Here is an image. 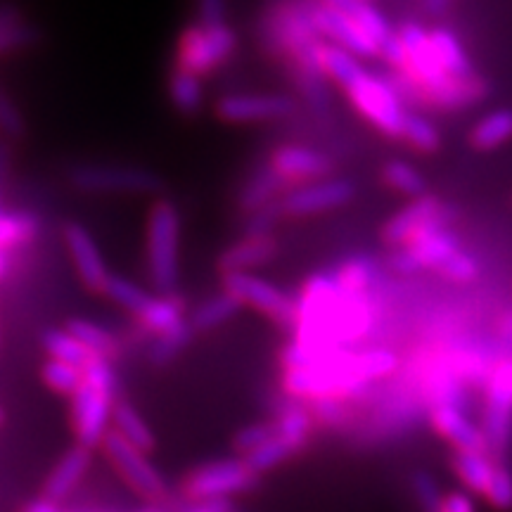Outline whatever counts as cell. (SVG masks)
I'll list each match as a JSON object with an SVG mask.
<instances>
[{"instance_id":"cell-45","label":"cell","mask_w":512,"mask_h":512,"mask_svg":"<svg viewBox=\"0 0 512 512\" xmlns=\"http://www.w3.org/2000/svg\"><path fill=\"white\" fill-rule=\"evenodd\" d=\"M411 484L422 512H441V494L432 475H427V472H415Z\"/></svg>"},{"instance_id":"cell-35","label":"cell","mask_w":512,"mask_h":512,"mask_svg":"<svg viewBox=\"0 0 512 512\" xmlns=\"http://www.w3.org/2000/svg\"><path fill=\"white\" fill-rule=\"evenodd\" d=\"M107 299L114 304H119L121 309L133 313V316L140 318L145 313L147 306L152 304V299H155V294L145 292L143 287L133 283V280L124 278V275L119 273H112L110 280H107L105 290H102Z\"/></svg>"},{"instance_id":"cell-3","label":"cell","mask_w":512,"mask_h":512,"mask_svg":"<svg viewBox=\"0 0 512 512\" xmlns=\"http://www.w3.org/2000/svg\"><path fill=\"white\" fill-rule=\"evenodd\" d=\"M119 401V375L110 358H95L83 370L81 389L72 396V427L76 444L98 448L110 434L114 403Z\"/></svg>"},{"instance_id":"cell-38","label":"cell","mask_w":512,"mask_h":512,"mask_svg":"<svg viewBox=\"0 0 512 512\" xmlns=\"http://www.w3.org/2000/svg\"><path fill=\"white\" fill-rule=\"evenodd\" d=\"M323 69L325 74H328L330 81H335L339 88H347L354 83L358 76L366 74L368 69H363V64L358 62L356 55L347 53V50L332 46V43L325 41L323 46Z\"/></svg>"},{"instance_id":"cell-23","label":"cell","mask_w":512,"mask_h":512,"mask_svg":"<svg viewBox=\"0 0 512 512\" xmlns=\"http://www.w3.org/2000/svg\"><path fill=\"white\" fill-rule=\"evenodd\" d=\"M278 252V240L273 235H245L242 240L223 249L219 259H216V268H219L221 275L249 273V268L273 261Z\"/></svg>"},{"instance_id":"cell-48","label":"cell","mask_w":512,"mask_h":512,"mask_svg":"<svg viewBox=\"0 0 512 512\" xmlns=\"http://www.w3.org/2000/svg\"><path fill=\"white\" fill-rule=\"evenodd\" d=\"M313 422H320L325 427H342L349 418L347 401H316L309 403Z\"/></svg>"},{"instance_id":"cell-43","label":"cell","mask_w":512,"mask_h":512,"mask_svg":"<svg viewBox=\"0 0 512 512\" xmlns=\"http://www.w3.org/2000/svg\"><path fill=\"white\" fill-rule=\"evenodd\" d=\"M271 434H273V422H252V425L242 427V430L235 432L233 437L235 453H240L242 458L252 456V453L259 451V448L271 439Z\"/></svg>"},{"instance_id":"cell-56","label":"cell","mask_w":512,"mask_h":512,"mask_svg":"<svg viewBox=\"0 0 512 512\" xmlns=\"http://www.w3.org/2000/svg\"><path fill=\"white\" fill-rule=\"evenodd\" d=\"M448 5V0H425V8L430 12H441Z\"/></svg>"},{"instance_id":"cell-57","label":"cell","mask_w":512,"mask_h":512,"mask_svg":"<svg viewBox=\"0 0 512 512\" xmlns=\"http://www.w3.org/2000/svg\"><path fill=\"white\" fill-rule=\"evenodd\" d=\"M501 330H503L505 337L512 339V313H508V316L501 320Z\"/></svg>"},{"instance_id":"cell-54","label":"cell","mask_w":512,"mask_h":512,"mask_svg":"<svg viewBox=\"0 0 512 512\" xmlns=\"http://www.w3.org/2000/svg\"><path fill=\"white\" fill-rule=\"evenodd\" d=\"M5 176H8V150H5V147H0V195H3Z\"/></svg>"},{"instance_id":"cell-13","label":"cell","mask_w":512,"mask_h":512,"mask_svg":"<svg viewBox=\"0 0 512 512\" xmlns=\"http://www.w3.org/2000/svg\"><path fill=\"white\" fill-rule=\"evenodd\" d=\"M482 432L489 451L501 456L512 432V361H501L486 380Z\"/></svg>"},{"instance_id":"cell-59","label":"cell","mask_w":512,"mask_h":512,"mask_svg":"<svg viewBox=\"0 0 512 512\" xmlns=\"http://www.w3.org/2000/svg\"><path fill=\"white\" fill-rule=\"evenodd\" d=\"M140 512H164L162 505H147V508H143Z\"/></svg>"},{"instance_id":"cell-15","label":"cell","mask_w":512,"mask_h":512,"mask_svg":"<svg viewBox=\"0 0 512 512\" xmlns=\"http://www.w3.org/2000/svg\"><path fill=\"white\" fill-rule=\"evenodd\" d=\"M216 117L226 124H261L297 112V100L283 93H233L216 102Z\"/></svg>"},{"instance_id":"cell-7","label":"cell","mask_w":512,"mask_h":512,"mask_svg":"<svg viewBox=\"0 0 512 512\" xmlns=\"http://www.w3.org/2000/svg\"><path fill=\"white\" fill-rule=\"evenodd\" d=\"M67 178L83 195H159L164 190V178L145 166L79 164Z\"/></svg>"},{"instance_id":"cell-39","label":"cell","mask_w":512,"mask_h":512,"mask_svg":"<svg viewBox=\"0 0 512 512\" xmlns=\"http://www.w3.org/2000/svg\"><path fill=\"white\" fill-rule=\"evenodd\" d=\"M38 219L27 211H3L0 207V249L27 245L36 238Z\"/></svg>"},{"instance_id":"cell-42","label":"cell","mask_w":512,"mask_h":512,"mask_svg":"<svg viewBox=\"0 0 512 512\" xmlns=\"http://www.w3.org/2000/svg\"><path fill=\"white\" fill-rule=\"evenodd\" d=\"M401 138L406 140V143L411 145L413 150L425 152V155H430V152H437L439 145H441V136H439L437 128H434L432 121H427L425 117H420V114H415V112L406 114Z\"/></svg>"},{"instance_id":"cell-55","label":"cell","mask_w":512,"mask_h":512,"mask_svg":"<svg viewBox=\"0 0 512 512\" xmlns=\"http://www.w3.org/2000/svg\"><path fill=\"white\" fill-rule=\"evenodd\" d=\"M67 512H114V510L102 508V505H76V508H67Z\"/></svg>"},{"instance_id":"cell-28","label":"cell","mask_w":512,"mask_h":512,"mask_svg":"<svg viewBox=\"0 0 512 512\" xmlns=\"http://www.w3.org/2000/svg\"><path fill=\"white\" fill-rule=\"evenodd\" d=\"M240 309L242 304L238 299H235L233 294L221 290L219 294H214V297L204 299V302L192 311L190 323L197 335H200V332H211L221 328V325H226L228 320H233L240 313Z\"/></svg>"},{"instance_id":"cell-8","label":"cell","mask_w":512,"mask_h":512,"mask_svg":"<svg viewBox=\"0 0 512 512\" xmlns=\"http://www.w3.org/2000/svg\"><path fill=\"white\" fill-rule=\"evenodd\" d=\"M238 43V31L228 24L204 27V24L195 22L185 27L181 38H178L176 67L188 69L197 76H207L233 57Z\"/></svg>"},{"instance_id":"cell-11","label":"cell","mask_w":512,"mask_h":512,"mask_svg":"<svg viewBox=\"0 0 512 512\" xmlns=\"http://www.w3.org/2000/svg\"><path fill=\"white\" fill-rule=\"evenodd\" d=\"M223 292L233 294L242 306H252L273 320L278 328H297V299L273 285L271 280L252 273L223 275Z\"/></svg>"},{"instance_id":"cell-21","label":"cell","mask_w":512,"mask_h":512,"mask_svg":"<svg viewBox=\"0 0 512 512\" xmlns=\"http://www.w3.org/2000/svg\"><path fill=\"white\" fill-rule=\"evenodd\" d=\"M93 465V451L91 448L74 444L72 448L62 453V458L57 460L53 470L43 484V496L50 498L55 503H64L69 496L74 494L76 486L83 482V477L88 475Z\"/></svg>"},{"instance_id":"cell-53","label":"cell","mask_w":512,"mask_h":512,"mask_svg":"<svg viewBox=\"0 0 512 512\" xmlns=\"http://www.w3.org/2000/svg\"><path fill=\"white\" fill-rule=\"evenodd\" d=\"M183 512H240L230 501H214V503H192Z\"/></svg>"},{"instance_id":"cell-29","label":"cell","mask_w":512,"mask_h":512,"mask_svg":"<svg viewBox=\"0 0 512 512\" xmlns=\"http://www.w3.org/2000/svg\"><path fill=\"white\" fill-rule=\"evenodd\" d=\"M43 342V349H46V354L53 358V361H62V363H69V366H76L81 370H86L91 363L95 361V354H91L83 344L76 339L72 332L69 330H57V328H50L43 332L41 337Z\"/></svg>"},{"instance_id":"cell-49","label":"cell","mask_w":512,"mask_h":512,"mask_svg":"<svg viewBox=\"0 0 512 512\" xmlns=\"http://www.w3.org/2000/svg\"><path fill=\"white\" fill-rule=\"evenodd\" d=\"M0 131L10 138H22L24 131H27V124H24L15 102H12L3 91H0Z\"/></svg>"},{"instance_id":"cell-37","label":"cell","mask_w":512,"mask_h":512,"mask_svg":"<svg viewBox=\"0 0 512 512\" xmlns=\"http://www.w3.org/2000/svg\"><path fill=\"white\" fill-rule=\"evenodd\" d=\"M512 138V110H498L484 117L479 124L472 128L470 145L477 150H494L501 147Z\"/></svg>"},{"instance_id":"cell-4","label":"cell","mask_w":512,"mask_h":512,"mask_svg":"<svg viewBox=\"0 0 512 512\" xmlns=\"http://www.w3.org/2000/svg\"><path fill=\"white\" fill-rule=\"evenodd\" d=\"M181 211L171 200H157L147 214V278L157 294H174L181 278Z\"/></svg>"},{"instance_id":"cell-20","label":"cell","mask_w":512,"mask_h":512,"mask_svg":"<svg viewBox=\"0 0 512 512\" xmlns=\"http://www.w3.org/2000/svg\"><path fill=\"white\" fill-rule=\"evenodd\" d=\"M430 422L434 430H437L446 441H451L458 451L489 453V444H486L482 427L472 425L460 406H451V403L432 406Z\"/></svg>"},{"instance_id":"cell-41","label":"cell","mask_w":512,"mask_h":512,"mask_svg":"<svg viewBox=\"0 0 512 512\" xmlns=\"http://www.w3.org/2000/svg\"><path fill=\"white\" fill-rule=\"evenodd\" d=\"M41 380L46 382V387L53 389L55 394H64L72 399L83 384V370L76 366H69V363L48 358L41 368Z\"/></svg>"},{"instance_id":"cell-10","label":"cell","mask_w":512,"mask_h":512,"mask_svg":"<svg viewBox=\"0 0 512 512\" xmlns=\"http://www.w3.org/2000/svg\"><path fill=\"white\" fill-rule=\"evenodd\" d=\"M102 448H105V456L112 463L114 470L119 472L121 479H124L138 496L150 501V505H159L166 501V496H169V484H166L159 467L147 458V453H143L133 444H128V441L124 437H119L114 430L107 434Z\"/></svg>"},{"instance_id":"cell-25","label":"cell","mask_w":512,"mask_h":512,"mask_svg":"<svg viewBox=\"0 0 512 512\" xmlns=\"http://www.w3.org/2000/svg\"><path fill=\"white\" fill-rule=\"evenodd\" d=\"M112 422H114V432H117L119 437H124L128 444L140 448L143 453H152L157 448L155 432L147 427L145 418L138 413V408L133 406V403H128L126 399H119L114 403Z\"/></svg>"},{"instance_id":"cell-36","label":"cell","mask_w":512,"mask_h":512,"mask_svg":"<svg viewBox=\"0 0 512 512\" xmlns=\"http://www.w3.org/2000/svg\"><path fill=\"white\" fill-rule=\"evenodd\" d=\"M38 41H41L38 29L24 22L17 10L0 8V55L36 46Z\"/></svg>"},{"instance_id":"cell-51","label":"cell","mask_w":512,"mask_h":512,"mask_svg":"<svg viewBox=\"0 0 512 512\" xmlns=\"http://www.w3.org/2000/svg\"><path fill=\"white\" fill-rule=\"evenodd\" d=\"M441 512H477L475 498L463 491H448L441 496Z\"/></svg>"},{"instance_id":"cell-52","label":"cell","mask_w":512,"mask_h":512,"mask_svg":"<svg viewBox=\"0 0 512 512\" xmlns=\"http://www.w3.org/2000/svg\"><path fill=\"white\" fill-rule=\"evenodd\" d=\"M22 512H67V508H62V503H55L50 501V498L41 496V498H34V501H29L24 505Z\"/></svg>"},{"instance_id":"cell-47","label":"cell","mask_w":512,"mask_h":512,"mask_svg":"<svg viewBox=\"0 0 512 512\" xmlns=\"http://www.w3.org/2000/svg\"><path fill=\"white\" fill-rule=\"evenodd\" d=\"M283 219H285V214H283V209H280V202L271 204V207L254 211V214H247L245 235H271V230L278 226Z\"/></svg>"},{"instance_id":"cell-27","label":"cell","mask_w":512,"mask_h":512,"mask_svg":"<svg viewBox=\"0 0 512 512\" xmlns=\"http://www.w3.org/2000/svg\"><path fill=\"white\" fill-rule=\"evenodd\" d=\"M169 100L171 105L176 107L181 114H197L204 105V86H202V76L188 72V69L174 67L169 74Z\"/></svg>"},{"instance_id":"cell-16","label":"cell","mask_w":512,"mask_h":512,"mask_svg":"<svg viewBox=\"0 0 512 512\" xmlns=\"http://www.w3.org/2000/svg\"><path fill=\"white\" fill-rule=\"evenodd\" d=\"M453 211L446 204H441L434 195H425L418 197L408 204L406 209H401L399 214H394L392 219L384 223L380 238L387 247L392 249H401L406 247L408 242H413L422 230L432 228L434 223L441 221H451Z\"/></svg>"},{"instance_id":"cell-19","label":"cell","mask_w":512,"mask_h":512,"mask_svg":"<svg viewBox=\"0 0 512 512\" xmlns=\"http://www.w3.org/2000/svg\"><path fill=\"white\" fill-rule=\"evenodd\" d=\"M268 162H271L273 169L283 178H287L294 188H297V183L306 185V183L325 181V178L335 171V162H332L328 155L302 145L278 147Z\"/></svg>"},{"instance_id":"cell-31","label":"cell","mask_w":512,"mask_h":512,"mask_svg":"<svg viewBox=\"0 0 512 512\" xmlns=\"http://www.w3.org/2000/svg\"><path fill=\"white\" fill-rule=\"evenodd\" d=\"M195 335H197V332H195V328H192L190 318L181 320V323L174 325L171 330H166V332H162V335H157L155 342H152L150 351H147V358H150V363L155 368L171 366V363H174L176 358L190 347Z\"/></svg>"},{"instance_id":"cell-1","label":"cell","mask_w":512,"mask_h":512,"mask_svg":"<svg viewBox=\"0 0 512 512\" xmlns=\"http://www.w3.org/2000/svg\"><path fill=\"white\" fill-rule=\"evenodd\" d=\"M261 41L271 57L285 60L294 86L313 112L330 110L325 38L313 24V0H273L261 19Z\"/></svg>"},{"instance_id":"cell-33","label":"cell","mask_w":512,"mask_h":512,"mask_svg":"<svg viewBox=\"0 0 512 512\" xmlns=\"http://www.w3.org/2000/svg\"><path fill=\"white\" fill-rule=\"evenodd\" d=\"M185 313V299L181 294H155L152 304L147 306L143 316H140V325L147 332H155V335H162V332L171 330L174 325L181 323Z\"/></svg>"},{"instance_id":"cell-50","label":"cell","mask_w":512,"mask_h":512,"mask_svg":"<svg viewBox=\"0 0 512 512\" xmlns=\"http://www.w3.org/2000/svg\"><path fill=\"white\" fill-rule=\"evenodd\" d=\"M197 24L204 27L226 24V0H197Z\"/></svg>"},{"instance_id":"cell-9","label":"cell","mask_w":512,"mask_h":512,"mask_svg":"<svg viewBox=\"0 0 512 512\" xmlns=\"http://www.w3.org/2000/svg\"><path fill=\"white\" fill-rule=\"evenodd\" d=\"M347 95L358 114H363L377 131L387 138L403 136V121H406L408 110L392 81L366 72L351 83Z\"/></svg>"},{"instance_id":"cell-6","label":"cell","mask_w":512,"mask_h":512,"mask_svg":"<svg viewBox=\"0 0 512 512\" xmlns=\"http://www.w3.org/2000/svg\"><path fill=\"white\" fill-rule=\"evenodd\" d=\"M261 475H256L245 458L211 460L185 475L181 494L190 503H214L230 501V498L249 494L259 486Z\"/></svg>"},{"instance_id":"cell-14","label":"cell","mask_w":512,"mask_h":512,"mask_svg":"<svg viewBox=\"0 0 512 512\" xmlns=\"http://www.w3.org/2000/svg\"><path fill=\"white\" fill-rule=\"evenodd\" d=\"M356 185L344 178H325V181L297 185L280 200L285 219H306V216L328 214V211L347 207L354 202Z\"/></svg>"},{"instance_id":"cell-46","label":"cell","mask_w":512,"mask_h":512,"mask_svg":"<svg viewBox=\"0 0 512 512\" xmlns=\"http://www.w3.org/2000/svg\"><path fill=\"white\" fill-rule=\"evenodd\" d=\"M491 508L496 510H510L512 508V472L508 467L498 465L496 467V477L491 482L489 494L484 498Z\"/></svg>"},{"instance_id":"cell-26","label":"cell","mask_w":512,"mask_h":512,"mask_svg":"<svg viewBox=\"0 0 512 512\" xmlns=\"http://www.w3.org/2000/svg\"><path fill=\"white\" fill-rule=\"evenodd\" d=\"M335 275L339 290L349 297H361V294H368L370 285L377 280V273H380V266L373 256L368 254H356L349 256L347 261H342L335 271H330Z\"/></svg>"},{"instance_id":"cell-60","label":"cell","mask_w":512,"mask_h":512,"mask_svg":"<svg viewBox=\"0 0 512 512\" xmlns=\"http://www.w3.org/2000/svg\"><path fill=\"white\" fill-rule=\"evenodd\" d=\"M3 425H5V411L0 408V427H3Z\"/></svg>"},{"instance_id":"cell-17","label":"cell","mask_w":512,"mask_h":512,"mask_svg":"<svg viewBox=\"0 0 512 512\" xmlns=\"http://www.w3.org/2000/svg\"><path fill=\"white\" fill-rule=\"evenodd\" d=\"M313 24H316L318 34L332 46L347 50L356 57H366V60L380 57V43L358 27L349 15H344V12H339L328 3L313 0Z\"/></svg>"},{"instance_id":"cell-30","label":"cell","mask_w":512,"mask_h":512,"mask_svg":"<svg viewBox=\"0 0 512 512\" xmlns=\"http://www.w3.org/2000/svg\"><path fill=\"white\" fill-rule=\"evenodd\" d=\"M318 3H328L339 12H344V15H349L358 27L366 31L368 36H373L380 46L394 34L392 27H389L387 17H384L377 8H373L368 0H318Z\"/></svg>"},{"instance_id":"cell-22","label":"cell","mask_w":512,"mask_h":512,"mask_svg":"<svg viewBox=\"0 0 512 512\" xmlns=\"http://www.w3.org/2000/svg\"><path fill=\"white\" fill-rule=\"evenodd\" d=\"M294 190V185L273 169L271 162L259 164L247 181L242 183L238 192V209L242 214H254V211L278 204L287 192Z\"/></svg>"},{"instance_id":"cell-34","label":"cell","mask_w":512,"mask_h":512,"mask_svg":"<svg viewBox=\"0 0 512 512\" xmlns=\"http://www.w3.org/2000/svg\"><path fill=\"white\" fill-rule=\"evenodd\" d=\"M64 330H69L91 354L100 358H112L119 351V339L102 325L86 318H69Z\"/></svg>"},{"instance_id":"cell-44","label":"cell","mask_w":512,"mask_h":512,"mask_svg":"<svg viewBox=\"0 0 512 512\" xmlns=\"http://www.w3.org/2000/svg\"><path fill=\"white\" fill-rule=\"evenodd\" d=\"M439 273L444 275L446 280H451V283H458V285L472 283V280H475L479 275V264L475 259H472L470 254L458 252V254H453L444 266L439 268Z\"/></svg>"},{"instance_id":"cell-5","label":"cell","mask_w":512,"mask_h":512,"mask_svg":"<svg viewBox=\"0 0 512 512\" xmlns=\"http://www.w3.org/2000/svg\"><path fill=\"white\" fill-rule=\"evenodd\" d=\"M311 427L313 415L306 403L294 401L287 394L278 396L271 439L259 451L245 458L247 465L252 467L256 475H266V472L275 470V467L302 451L311 437Z\"/></svg>"},{"instance_id":"cell-2","label":"cell","mask_w":512,"mask_h":512,"mask_svg":"<svg viewBox=\"0 0 512 512\" xmlns=\"http://www.w3.org/2000/svg\"><path fill=\"white\" fill-rule=\"evenodd\" d=\"M399 358L387 349H370L363 354L337 351L302 370H285L283 394L294 401H351L366 392L370 382L392 375Z\"/></svg>"},{"instance_id":"cell-58","label":"cell","mask_w":512,"mask_h":512,"mask_svg":"<svg viewBox=\"0 0 512 512\" xmlns=\"http://www.w3.org/2000/svg\"><path fill=\"white\" fill-rule=\"evenodd\" d=\"M5 271H8V256H5L3 249H0V278H3Z\"/></svg>"},{"instance_id":"cell-18","label":"cell","mask_w":512,"mask_h":512,"mask_svg":"<svg viewBox=\"0 0 512 512\" xmlns=\"http://www.w3.org/2000/svg\"><path fill=\"white\" fill-rule=\"evenodd\" d=\"M64 245L72 256V264L76 268V275L83 283V287L91 292L105 290L107 280H110V268H107L105 256H102L98 242L88 233V228L79 221H67L62 228Z\"/></svg>"},{"instance_id":"cell-24","label":"cell","mask_w":512,"mask_h":512,"mask_svg":"<svg viewBox=\"0 0 512 512\" xmlns=\"http://www.w3.org/2000/svg\"><path fill=\"white\" fill-rule=\"evenodd\" d=\"M496 467L486 453H470V451H458L456 458H453V470L460 482L465 484V489H470L472 494L486 498L491 489V482L496 477Z\"/></svg>"},{"instance_id":"cell-12","label":"cell","mask_w":512,"mask_h":512,"mask_svg":"<svg viewBox=\"0 0 512 512\" xmlns=\"http://www.w3.org/2000/svg\"><path fill=\"white\" fill-rule=\"evenodd\" d=\"M448 223L441 221L434 223L432 228L422 230V233L406 247L394 249L389 254V268L399 275H413L422 271V268H439L451 259L453 254L460 252L458 238L448 230Z\"/></svg>"},{"instance_id":"cell-40","label":"cell","mask_w":512,"mask_h":512,"mask_svg":"<svg viewBox=\"0 0 512 512\" xmlns=\"http://www.w3.org/2000/svg\"><path fill=\"white\" fill-rule=\"evenodd\" d=\"M382 181L387 188L403 192L413 200L427 195V181L420 176V171L413 164L401 162V159H392V162L382 166Z\"/></svg>"},{"instance_id":"cell-32","label":"cell","mask_w":512,"mask_h":512,"mask_svg":"<svg viewBox=\"0 0 512 512\" xmlns=\"http://www.w3.org/2000/svg\"><path fill=\"white\" fill-rule=\"evenodd\" d=\"M432 48L437 53V60L441 67H444L446 74L458 76V79H470V76H477L475 69H472L470 60H467L465 48L460 46L456 34H451L448 29H432Z\"/></svg>"}]
</instances>
